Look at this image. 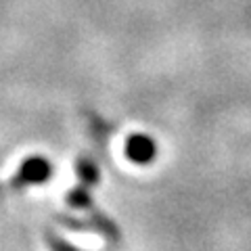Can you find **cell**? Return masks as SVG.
<instances>
[{
  "label": "cell",
  "mask_w": 251,
  "mask_h": 251,
  "mask_svg": "<svg viewBox=\"0 0 251 251\" xmlns=\"http://www.w3.org/2000/svg\"><path fill=\"white\" fill-rule=\"evenodd\" d=\"M44 239H46V245H49L50 251H77L72 243L65 241L63 237H59L57 232H50V230H46L44 232Z\"/></svg>",
  "instance_id": "5b68a950"
},
{
  "label": "cell",
  "mask_w": 251,
  "mask_h": 251,
  "mask_svg": "<svg viewBox=\"0 0 251 251\" xmlns=\"http://www.w3.org/2000/svg\"><path fill=\"white\" fill-rule=\"evenodd\" d=\"M77 178H80V184L84 186H92L99 182V168L94 166V163L90 159H80V163H77Z\"/></svg>",
  "instance_id": "3957f363"
},
{
  "label": "cell",
  "mask_w": 251,
  "mask_h": 251,
  "mask_svg": "<svg viewBox=\"0 0 251 251\" xmlns=\"http://www.w3.org/2000/svg\"><path fill=\"white\" fill-rule=\"evenodd\" d=\"M67 201H69V205H74V207H77V209H92L90 195H88V191L84 188V184H80L77 188H74V191L67 195Z\"/></svg>",
  "instance_id": "277c9868"
},
{
  "label": "cell",
  "mask_w": 251,
  "mask_h": 251,
  "mask_svg": "<svg viewBox=\"0 0 251 251\" xmlns=\"http://www.w3.org/2000/svg\"><path fill=\"white\" fill-rule=\"evenodd\" d=\"M126 155L136 163H149L155 159V143L145 134H136L126 145Z\"/></svg>",
  "instance_id": "7a4b0ae2"
},
{
  "label": "cell",
  "mask_w": 251,
  "mask_h": 251,
  "mask_svg": "<svg viewBox=\"0 0 251 251\" xmlns=\"http://www.w3.org/2000/svg\"><path fill=\"white\" fill-rule=\"evenodd\" d=\"M50 174H52V168L44 157H29V159L21 163L17 174L11 178L9 188L11 191H19V188H25L29 184H40L44 180H49Z\"/></svg>",
  "instance_id": "6da1fadb"
}]
</instances>
